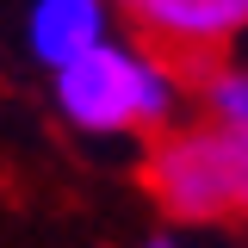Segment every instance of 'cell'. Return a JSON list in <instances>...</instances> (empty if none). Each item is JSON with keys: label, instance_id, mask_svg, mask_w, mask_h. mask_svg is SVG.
I'll return each mask as SVG.
<instances>
[{"label": "cell", "instance_id": "obj_5", "mask_svg": "<svg viewBox=\"0 0 248 248\" xmlns=\"http://www.w3.org/2000/svg\"><path fill=\"white\" fill-rule=\"evenodd\" d=\"M199 99H205V118L211 124L248 137V68H230V62L205 68L199 75Z\"/></svg>", "mask_w": 248, "mask_h": 248}, {"label": "cell", "instance_id": "obj_4", "mask_svg": "<svg viewBox=\"0 0 248 248\" xmlns=\"http://www.w3.org/2000/svg\"><path fill=\"white\" fill-rule=\"evenodd\" d=\"M25 37L44 68H62L68 56H81L106 37V0H37Z\"/></svg>", "mask_w": 248, "mask_h": 248}, {"label": "cell", "instance_id": "obj_2", "mask_svg": "<svg viewBox=\"0 0 248 248\" xmlns=\"http://www.w3.org/2000/svg\"><path fill=\"white\" fill-rule=\"evenodd\" d=\"M137 174L168 223H248V137L211 118L155 130Z\"/></svg>", "mask_w": 248, "mask_h": 248}, {"label": "cell", "instance_id": "obj_1", "mask_svg": "<svg viewBox=\"0 0 248 248\" xmlns=\"http://www.w3.org/2000/svg\"><path fill=\"white\" fill-rule=\"evenodd\" d=\"M56 75V112L87 137H155L174 124L180 87L143 44L99 37L93 50L68 56Z\"/></svg>", "mask_w": 248, "mask_h": 248}, {"label": "cell", "instance_id": "obj_6", "mask_svg": "<svg viewBox=\"0 0 248 248\" xmlns=\"http://www.w3.org/2000/svg\"><path fill=\"white\" fill-rule=\"evenodd\" d=\"M137 248H180V242H174V236L161 230V236H149V242H137Z\"/></svg>", "mask_w": 248, "mask_h": 248}, {"label": "cell", "instance_id": "obj_3", "mask_svg": "<svg viewBox=\"0 0 248 248\" xmlns=\"http://www.w3.org/2000/svg\"><path fill=\"white\" fill-rule=\"evenodd\" d=\"M118 6L168 75L217 68L223 50L248 31V0H118Z\"/></svg>", "mask_w": 248, "mask_h": 248}]
</instances>
